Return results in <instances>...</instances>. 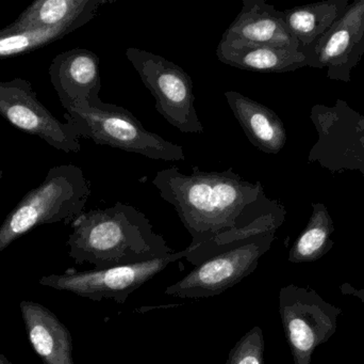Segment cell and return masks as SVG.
Masks as SVG:
<instances>
[{
    "instance_id": "cell-1",
    "label": "cell",
    "mask_w": 364,
    "mask_h": 364,
    "mask_svg": "<svg viewBox=\"0 0 364 364\" xmlns=\"http://www.w3.org/2000/svg\"><path fill=\"white\" fill-rule=\"evenodd\" d=\"M160 197L176 209L196 248L230 231L242 230L279 207L265 196L261 182L250 183L228 170L194 168L184 175L178 167L159 171L153 180Z\"/></svg>"
},
{
    "instance_id": "cell-2",
    "label": "cell",
    "mask_w": 364,
    "mask_h": 364,
    "mask_svg": "<svg viewBox=\"0 0 364 364\" xmlns=\"http://www.w3.org/2000/svg\"><path fill=\"white\" fill-rule=\"evenodd\" d=\"M68 256L77 264L108 269L174 254L144 213L125 203L83 212L72 222Z\"/></svg>"
},
{
    "instance_id": "cell-3",
    "label": "cell",
    "mask_w": 364,
    "mask_h": 364,
    "mask_svg": "<svg viewBox=\"0 0 364 364\" xmlns=\"http://www.w3.org/2000/svg\"><path fill=\"white\" fill-rule=\"evenodd\" d=\"M91 182L73 164L53 167L40 186L28 192L0 226V254L43 224H72L85 212Z\"/></svg>"
},
{
    "instance_id": "cell-4",
    "label": "cell",
    "mask_w": 364,
    "mask_h": 364,
    "mask_svg": "<svg viewBox=\"0 0 364 364\" xmlns=\"http://www.w3.org/2000/svg\"><path fill=\"white\" fill-rule=\"evenodd\" d=\"M64 119L80 138L166 162L186 160L183 147L149 132L129 110L98 98L89 106L66 109Z\"/></svg>"
},
{
    "instance_id": "cell-5",
    "label": "cell",
    "mask_w": 364,
    "mask_h": 364,
    "mask_svg": "<svg viewBox=\"0 0 364 364\" xmlns=\"http://www.w3.org/2000/svg\"><path fill=\"white\" fill-rule=\"evenodd\" d=\"M275 237L276 232L272 231L229 246L168 286L166 294L191 299L222 294L256 271L259 261L271 249Z\"/></svg>"
},
{
    "instance_id": "cell-6",
    "label": "cell",
    "mask_w": 364,
    "mask_h": 364,
    "mask_svg": "<svg viewBox=\"0 0 364 364\" xmlns=\"http://www.w3.org/2000/svg\"><path fill=\"white\" fill-rule=\"evenodd\" d=\"M126 56L156 100L158 113L186 134H200L203 126L195 109L193 81L174 62L144 49L129 47Z\"/></svg>"
},
{
    "instance_id": "cell-7",
    "label": "cell",
    "mask_w": 364,
    "mask_h": 364,
    "mask_svg": "<svg viewBox=\"0 0 364 364\" xmlns=\"http://www.w3.org/2000/svg\"><path fill=\"white\" fill-rule=\"evenodd\" d=\"M279 314L294 364H311L314 350L337 331L342 310L312 288L290 284L280 290Z\"/></svg>"
},
{
    "instance_id": "cell-8",
    "label": "cell",
    "mask_w": 364,
    "mask_h": 364,
    "mask_svg": "<svg viewBox=\"0 0 364 364\" xmlns=\"http://www.w3.org/2000/svg\"><path fill=\"white\" fill-rule=\"evenodd\" d=\"M186 249L166 258L108 269L66 271L60 275L43 276L38 284L61 292L72 293L94 301L112 299L125 303L128 297L143 284L161 273L171 263L186 258Z\"/></svg>"
},
{
    "instance_id": "cell-9",
    "label": "cell",
    "mask_w": 364,
    "mask_h": 364,
    "mask_svg": "<svg viewBox=\"0 0 364 364\" xmlns=\"http://www.w3.org/2000/svg\"><path fill=\"white\" fill-rule=\"evenodd\" d=\"M0 115L17 130L38 137L64 153H78L80 137L73 124L59 121L38 100L30 81L0 80Z\"/></svg>"
},
{
    "instance_id": "cell-10",
    "label": "cell",
    "mask_w": 364,
    "mask_h": 364,
    "mask_svg": "<svg viewBox=\"0 0 364 364\" xmlns=\"http://www.w3.org/2000/svg\"><path fill=\"white\" fill-rule=\"evenodd\" d=\"M301 51L309 68H327L329 79L350 81V71L364 55V0L348 4L324 34Z\"/></svg>"
},
{
    "instance_id": "cell-11",
    "label": "cell",
    "mask_w": 364,
    "mask_h": 364,
    "mask_svg": "<svg viewBox=\"0 0 364 364\" xmlns=\"http://www.w3.org/2000/svg\"><path fill=\"white\" fill-rule=\"evenodd\" d=\"M100 57L85 48H73L53 58L49 66L51 85L63 108L89 106L100 98Z\"/></svg>"
},
{
    "instance_id": "cell-12",
    "label": "cell",
    "mask_w": 364,
    "mask_h": 364,
    "mask_svg": "<svg viewBox=\"0 0 364 364\" xmlns=\"http://www.w3.org/2000/svg\"><path fill=\"white\" fill-rule=\"evenodd\" d=\"M28 341L44 364H75L73 338L68 327L42 303H19Z\"/></svg>"
},
{
    "instance_id": "cell-13",
    "label": "cell",
    "mask_w": 364,
    "mask_h": 364,
    "mask_svg": "<svg viewBox=\"0 0 364 364\" xmlns=\"http://www.w3.org/2000/svg\"><path fill=\"white\" fill-rule=\"evenodd\" d=\"M222 38L301 51L282 19V11L264 0H243L241 11Z\"/></svg>"
},
{
    "instance_id": "cell-14",
    "label": "cell",
    "mask_w": 364,
    "mask_h": 364,
    "mask_svg": "<svg viewBox=\"0 0 364 364\" xmlns=\"http://www.w3.org/2000/svg\"><path fill=\"white\" fill-rule=\"evenodd\" d=\"M222 63L258 73H284L307 66L301 51L222 38L216 48Z\"/></svg>"
},
{
    "instance_id": "cell-15",
    "label": "cell",
    "mask_w": 364,
    "mask_h": 364,
    "mask_svg": "<svg viewBox=\"0 0 364 364\" xmlns=\"http://www.w3.org/2000/svg\"><path fill=\"white\" fill-rule=\"evenodd\" d=\"M225 98L250 142L265 154H278L287 142L284 122L275 111L237 91Z\"/></svg>"
},
{
    "instance_id": "cell-16",
    "label": "cell",
    "mask_w": 364,
    "mask_h": 364,
    "mask_svg": "<svg viewBox=\"0 0 364 364\" xmlns=\"http://www.w3.org/2000/svg\"><path fill=\"white\" fill-rule=\"evenodd\" d=\"M109 0H38L30 4L4 31L46 29L73 26L82 27L97 15Z\"/></svg>"
},
{
    "instance_id": "cell-17",
    "label": "cell",
    "mask_w": 364,
    "mask_h": 364,
    "mask_svg": "<svg viewBox=\"0 0 364 364\" xmlns=\"http://www.w3.org/2000/svg\"><path fill=\"white\" fill-rule=\"evenodd\" d=\"M348 0H326L282 11L289 31L301 49L309 46L324 34L348 9Z\"/></svg>"
},
{
    "instance_id": "cell-18",
    "label": "cell",
    "mask_w": 364,
    "mask_h": 364,
    "mask_svg": "<svg viewBox=\"0 0 364 364\" xmlns=\"http://www.w3.org/2000/svg\"><path fill=\"white\" fill-rule=\"evenodd\" d=\"M312 209L307 226L289 251V261L294 264L320 260L333 249L335 244L331 239L335 224L326 205L314 203Z\"/></svg>"
},
{
    "instance_id": "cell-19",
    "label": "cell",
    "mask_w": 364,
    "mask_h": 364,
    "mask_svg": "<svg viewBox=\"0 0 364 364\" xmlns=\"http://www.w3.org/2000/svg\"><path fill=\"white\" fill-rule=\"evenodd\" d=\"M76 29L73 26H60L46 29L21 31L0 30V59L31 53L64 38Z\"/></svg>"
},
{
    "instance_id": "cell-20",
    "label": "cell",
    "mask_w": 364,
    "mask_h": 364,
    "mask_svg": "<svg viewBox=\"0 0 364 364\" xmlns=\"http://www.w3.org/2000/svg\"><path fill=\"white\" fill-rule=\"evenodd\" d=\"M264 348L262 329L254 327L231 348L226 364H264Z\"/></svg>"
},
{
    "instance_id": "cell-21",
    "label": "cell",
    "mask_w": 364,
    "mask_h": 364,
    "mask_svg": "<svg viewBox=\"0 0 364 364\" xmlns=\"http://www.w3.org/2000/svg\"><path fill=\"white\" fill-rule=\"evenodd\" d=\"M340 291L343 295H350V296L356 297L364 306V288H356L350 284H343L340 288Z\"/></svg>"
},
{
    "instance_id": "cell-22",
    "label": "cell",
    "mask_w": 364,
    "mask_h": 364,
    "mask_svg": "<svg viewBox=\"0 0 364 364\" xmlns=\"http://www.w3.org/2000/svg\"><path fill=\"white\" fill-rule=\"evenodd\" d=\"M0 364H12L11 363V361L9 360L8 358H6L4 355H2L1 353H0Z\"/></svg>"
},
{
    "instance_id": "cell-23",
    "label": "cell",
    "mask_w": 364,
    "mask_h": 364,
    "mask_svg": "<svg viewBox=\"0 0 364 364\" xmlns=\"http://www.w3.org/2000/svg\"><path fill=\"white\" fill-rule=\"evenodd\" d=\"M2 177H4V172H2V168L1 166H0V181H1Z\"/></svg>"
}]
</instances>
